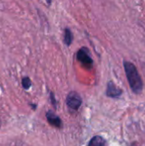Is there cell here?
<instances>
[{"label":"cell","instance_id":"cell-1","mask_svg":"<svg viewBox=\"0 0 145 146\" xmlns=\"http://www.w3.org/2000/svg\"><path fill=\"white\" fill-rule=\"evenodd\" d=\"M124 69L126 72V75L129 83V86L132 89V91L138 95L142 92L144 83L142 80L141 76L138 74V71L136 68V66L127 61H124Z\"/></svg>","mask_w":145,"mask_h":146},{"label":"cell","instance_id":"cell-2","mask_svg":"<svg viewBox=\"0 0 145 146\" xmlns=\"http://www.w3.org/2000/svg\"><path fill=\"white\" fill-rule=\"evenodd\" d=\"M66 103L68 109L73 111H77L82 104V98L78 92H70L67 96Z\"/></svg>","mask_w":145,"mask_h":146},{"label":"cell","instance_id":"cell-3","mask_svg":"<svg viewBox=\"0 0 145 146\" xmlns=\"http://www.w3.org/2000/svg\"><path fill=\"white\" fill-rule=\"evenodd\" d=\"M77 59L80 63L87 68H91L93 65V60L90 56V51L86 47H82L77 52Z\"/></svg>","mask_w":145,"mask_h":146},{"label":"cell","instance_id":"cell-4","mask_svg":"<svg viewBox=\"0 0 145 146\" xmlns=\"http://www.w3.org/2000/svg\"><path fill=\"white\" fill-rule=\"evenodd\" d=\"M123 92L121 88H119L113 81H109L107 85L106 95L111 98H120L122 95Z\"/></svg>","mask_w":145,"mask_h":146},{"label":"cell","instance_id":"cell-5","mask_svg":"<svg viewBox=\"0 0 145 146\" xmlns=\"http://www.w3.org/2000/svg\"><path fill=\"white\" fill-rule=\"evenodd\" d=\"M46 119L50 125H51L55 127H57V128L62 127V121L61 118L57 115H56L55 112H53L51 110L47 111L46 112Z\"/></svg>","mask_w":145,"mask_h":146},{"label":"cell","instance_id":"cell-6","mask_svg":"<svg viewBox=\"0 0 145 146\" xmlns=\"http://www.w3.org/2000/svg\"><path fill=\"white\" fill-rule=\"evenodd\" d=\"M88 146H106V140L102 136H94L90 140Z\"/></svg>","mask_w":145,"mask_h":146},{"label":"cell","instance_id":"cell-7","mask_svg":"<svg viewBox=\"0 0 145 146\" xmlns=\"http://www.w3.org/2000/svg\"><path fill=\"white\" fill-rule=\"evenodd\" d=\"M73 39V35L72 31L69 28H65L64 29V38H63L65 44L69 46L72 44Z\"/></svg>","mask_w":145,"mask_h":146},{"label":"cell","instance_id":"cell-8","mask_svg":"<svg viewBox=\"0 0 145 146\" xmlns=\"http://www.w3.org/2000/svg\"><path fill=\"white\" fill-rule=\"evenodd\" d=\"M21 85L23 86V88L25 90H28L31 86H32V81H31V79L27 76L26 77H23L22 80H21Z\"/></svg>","mask_w":145,"mask_h":146},{"label":"cell","instance_id":"cell-9","mask_svg":"<svg viewBox=\"0 0 145 146\" xmlns=\"http://www.w3.org/2000/svg\"><path fill=\"white\" fill-rule=\"evenodd\" d=\"M50 102H51L52 105L54 106V108L56 109V107H57V103H56V97H55V95H54V93H53L52 92H50Z\"/></svg>","mask_w":145,"mask_h":146},{"label":"cell","instance_id":"cell-10","mask_svg":"<svg viewBox=\"0 0 145 146\" xmlns=\"http://www.w3.org/2000/svg\"><path fill=\"white\" fill-rule=\"evenodd\" d=\"M30 105L32 107V110H35V109H36V107H37V106H36L35 104H30Z\"/></svg>","mask_w":145,"mask_h":146},{"label":"cell","instance_id":"cell-11","mask_svg":"<svg viewBox=\"0 0 145 146\" xmlns=\"http://www.w3.org/2000/svg\"><path fill=\"white\" fill-rule=\"evenodd\" d=\"M132 146H137V145H134V144H133V145H132Z\"/></svg>","mask_w":145,"mask_h":146}]
</instances>
